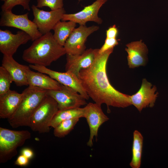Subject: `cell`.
<instances>
[{
  "label": "cell",
  "mask_w": 168,
  "mask_h": 168,
  "mask_svg": "<svg viewBox=\"0 0 168 168\" xmlns=\"http://www.w3.org/2000/svg\"><path fill=\"white\" fill-rule=\"evenodd\" d=\"M114 49L96 55L91 65L81 69L78 77L87 94L100 105L125 108L131 105L129 95L115 89L110 83L106 72L108 58Z\"/></svg>",
  "instance_id": "obj_1"
},
{
  "label": "cell",
  "mask_w": 168,
  "mask_h": 168,
  "mask_svg": "<svg viewBox=\"0 0 168 168\" xmlns=\"http://www.w3.org/2000/svg\"><path fill=\"white\" fill-rule=\"evenodd\" d=\"M66 54L64 47L56 41L50 32L33 41L24 51L22 58L31 64L46 67Z\"/></svg>",
  "instance_id": "obj_2"
},
{
  "label": "cell",
  "mask_w": 168,
  "mask_h": 168,
  "mask_svg": "<svg viewBox=\"0 0 168 168\" xmlns=\"http://www.w3.org/2000/svg\"><path fill=\"white\" fill-rule=\"evenodd\" d=\"M47 90L29 86L22 92V99L16 110L8 121L12 128L29 126L33 113L47 95Z\"/></svg>",
  "instance_id": "obj_3"
},
{
  "label": "cell",
  "mask_w": 168,
  "mask_h": 168,
  "mask_svg": "<svg viewBox=\"0 0 168 168\" xmlns=\"http://www.w3.org/2000/svg\"><path fill=\"white\" fill-rule=\"evenodd\" d=\"M31 137L27 130L15 131L0 127V163H6L16 156L17 148Z\"/></svg>",
  "instance_id": "obj_4"
},
{
  "label": "cell",
  "mask_w": 168,
  "mask_h": 168,
  "mask_svg": "<svg viewBox=\"0 0 168 168\" xmlns=\"http://www.w3.org/2000/svg\"><path fill=\"white\" fill-rule=\"evenodd\" d=\"M58 110L57 102L47 94L32 115L29 127L39 133L49 132L51 122Z\"/></svg>",
  "instance_id": "obj_5"
},
{
  "label": "cell",
  "mask_w": 168,
  "mask_h": 168,
  "mask_svg": "<svg viewBox=\"0 0 168 168\" xmlns=\"http://www.w3.org/2000/svg\"><path fill=\"white\" fill-rule=\"evenodd\" d=\"M28 16V12L17 15L13 13L12 10L2 11L0 26L19 29L29 35L33 41L43 35L38 30L35 23L30 20Z\"/></svg>",
  "instance_id": "obj_6"
},
{
  "label": "cell",
  "mask_w": 168,
  "mask_h": 168,
  "mask_svg": "<svg viewBox=\"0 0 168 168\" xmlns=\"http://www.w3.org/2000/svg\"><path fill=\"white\" fill-rule=\"evenodd\" d=\"M30 68L48 75L60 84L69 86L75 90L86 100L89 97L84 88L79 77L74 73L69 72H60L47 68L46 67L36 64H30Z\"/></svg>",
  "instance_id": "obj_7"
},
{
  "label": "cell",
  "mask_w": 168,
  "mask_h": 168,
  "mask_svg": "<svg viewBox=\"0 0 168 168\" xmlns=\"http://www.w3.org/2000/svg\"><path fill=\"white\" fill-rule=\"evenodd\" d=\"M47 94L57 102L58 110L80 107L87 104L86 99L72 88L63 85L58 90H47Z\"/></svg>",
  "instance_id": "obj_8"
},
{
  "label": "cell",
  "mask_w": 168,
  "mask_h": 168,
  "mask_svg": "<svg viewBox=\"0 0 168 168\" xmlns=\"http://www.w3.org/2000/svg\"><path fill=\"white\" fill-rule=\"evenodd\" d=\"M99 29V27L92 26L87 27L80 25L75 28L66 41L63 46L66 54L80 55L85 50V42L88 37Z\"/></svg>",
  "instance_id": "obj_9"
},
{
  "label": "cell",
  "mask_w": 168,
  "mask_h": 168,
  "mask_svg": "<svg viewBox=\"0 0 168 168\" xmlns=\"http://www.w3.org/2000/svg\"><path fill=\"white\" fill-rule=\"evenodd\" d=\"M31 8L34 17L33 21L43 35L50 32L66 13L63 7L47 11L40 10L33 5Z\"/></svg>",
  "instance_id": "obj_10"
},
{
  "label": "cell",
  "mask_w": 168,
  "mask_h": 168,
  "mask_svg": "<svg viewBox=\"0 0 168 168\" xmlns=\"http://www.w3.org/2000/svg\"><path fill=\"white\" fill-rule=\"evenodd\" d=\"M84 118L89 126L90 135L87 145L89 147L93 145L94 138L97 139L98 131L100 127L107 121L109 118L104 113L101 105L96 103L90 102L84 107Z\"/></svg>",
  "instance_id": "obj_11"
},
{
  "label": "cell",
  "mask_w": 168,
  "mask_h": 168,
  "mask_svg": "<svg viewBox=\"0 0 168 168\" xmlns=\"http://www.w3.org/2000/svg\"><path fill=\"white\" fill-rule=\"evenodd\" d=\"M30 35L21 30L13 34L9 30H0V51L3 55L13 56L19 47L31 40Z\"/></svg>",
  "instance_id": "obj_12"
},
{
  "label": "cell",
  "mask_w": 168,
  "mask_h": 168,
  "mask_svg": "<svg viewBox=\"0 0 168 168\" xmlns=\"http://www.w3.org/2000/svg\"><path fill=\"white\" fill-rule=\"evenodd\" d=\"M156 90V86L152 87L151 83L146 79H143L139 90L135 94L129 96L131 105L134 106L139 112L146 107H153L158 96Z\"/></svg>",
  "instance_id": "obj_13"
},
{
  "label": "cell",
  "mask_w": 168,
  "mask_h": 168,
  "mask_svg": "<svg viewBox=\"0 0 168 168\" xmlns=\"http://www.w3.org/2000/svg\"><path fill=\"white\" fill-rule=\"evenodd\" d=\"M107 1L96 0L91 4L85 7L82 10L77 12L64 14L62 20L72 21L80 25H85L87 22L89 21L101 24L102 20L98 16V13L101 7Z\"/></svg>",
  "instance_id": "obj_14"
},
{
  "label": "cell",
  "mask_w": 168,
  "mask_h": 168,
  "mask_svg": "<svg viewBox=\"0 0 168 168\" xmlns=\"http://www.w3.org/2000/svg\"><path fill=\"white\" fill-rule=\"evenodd\" d=\"M99 49H88L80 55L67 54L66 71L72 72L78 77L80 70L89 67L92 63Z\"/></svg>",
  "instance_id": "obj_15"
},
{
  "label": "cell",
  "mask_w": 168,
  "mask_h": 168,
  "mask_svg": "<svg viewBox=\"0 0 168 168\" xmlns=\"http://www.w3.org/2000/svg\"><path fill=\"white\" fill-rule=\"evenodd\" d=\"M2 66L5 68L11 75L16 85L18 86L28 85L26 74L28 66L20 64L13 56L3 55Z\"/></svg>",
  "instance_id": "obj_16"
},
{
  "label": "cell",
  "mask_w": 168,
  "mask_h": 168,
  "mask_svg": "<svg viewBox=\"0 0 168 168\" xmlns=\"http://www.w3.org/2000/svg\"><path fill=\"white\" fill-rule=\"evenodd\" d=\"M125 50L129 68H133L145 65L148 49L142 40L131 42L126 45Z\"/></svg>",
  "instance_id": "obj_17"
},
{
  "label": "cell",
  "mask_w": 168,
  "mask_h": 168,
  "mask_svg": "<svg viewBox=\"0 0 168 168\" xmlns=\"http://www.w3.org/2000/svg\"><path fill=\"white\" fill-rule=\"evenodd\" d=\"M29 86L38 87L47 90H58L63 85L46 74L31 70L29 66L26 69Z\"/></svg>",
  "instance_id": "obj_18"
},
{
  "label": "cell",
  "mask_w": 168,
  "mask_h": 168,
  "mask_svg": "<svg viewBox=\"0 0 168 168\" xmlns=\"http://www.w3.org/2000/svg\"><path fill=\"white\" fill-rule=\"evenodd\" d=\"M23 94L10 90L0 96V117L10 118L14 114L21 102Z\"/></svg>",
  "instance_id": "obj_19"
},
{
  "label": "cell",
  "mask_w": 168,
  "mask_h": 168,
  "mask_svg": "<svg viewBox=\"0 0 168 168\" xmlns=\"http://www.w3.org/2000/svg\"><path fill=\"white\" fill-rule=\"evenodd\" d=\"M76 26L77 23L72 21H59L53 29L54 39L59 44L63 46Z\"/></svg>",
  "instance_id": "obj_20"
},
{
  "label": "cell",
  "mask_w": 168,
  "mask_h": 168,
  "mask_svg": "<svg viewBox=\"0 0 168 168\" xmlns=\"http://www.w3.org/2000/svg\"><path fill=\"white\" fill-rule=\"evenodd\" d=\"M84 107L58 110L54 116L51 122L50 127L54 128L61 122L65 120L84 118Z\"/></svg>",
  "instance_id": "obj_21"
},
{
  "label": "cell",
  "mask_w": 168,
  "mask_h": 168,
  "mask_svg": "<svg viewBox=\"0 0 168 168\" xmlns=\"http://www.w3.org/2000/svg\"><path fill=\"white\" fill-rule=\"evenodd\" d=\"M143 137L137 130L133 133L132 158L129 165L132 168H139L141 166L143 147Z\"/></svg>",
  "instance_id": "obj_22"
},
{
  "label": "cell",
  "mask_w": 168,
  "mask_h": 168,
  "mask_svg": "<svg viewBox=\"0 0 168 168\" xmlns=\"http://www.w3.org/2000/svg\"><path fill=\"white\" fill-rule=\"evenodd\" d=\"M79 119L75 118L63 121L54 128V134L58 138L65 137L74 128Z\"/></svg>",
  "instance_id": "obj_23"
},
{
  "label": "cell",
  "mask_w": 168,
  "mask_h": 168,
  "mask_svg": "<svg viewBox=\"0 0 168 168\" xmlns=\"http://www.w3.org/2000/svg\"><path fill=\"white\" fill-rule=\"evenodd\" d=\"M12 79L9 72L3 67H0V96L10 89Z\"/></svg>",
  "instance_id": "obj_24"
},
{
  "label": "cell",
  "mask_w": 168,
  "mask_h": 168,
  "mask_svg": "<svg viewBox=\"0 0 168 168\" xmlns=\"http://www.w3.org/2000/svg\"><path fill=\"white\" fill-rule=\"evenodd\" d=\"M30 0H7L2 5V11L12 10L13 7L16 5L21 6L24 9L30 11Z\"/></svg>",
  "instance_id": "obj_25"
},
{
  "label": "cell",
  "mask_w": 168,
  "mask_h": 168,
  "mask_svg": "<svg viewBox=\"0 0 168 168\" xmlns=\"http://www.w3.org/2000/svg\"><path fill=\"white\" fill-rule=\"evenodd\" d=\"M63 0H37L36 5L38 8L48 7L51 10L61 8L63 7Z\"/></svg>",
  "instance_id": "obj_26"
},
{
  "label": "cell",
  "mask_w": 168,
  "mask_h": 168,
  "mask_svg": "<svg viewBox=\"0 0 168 168\" xmlns=\"http://www.w3.org/2000/svg\"><path fill=\"white\" fill-rule=\"evenodd\" d=\"M118 40L116 38H106L104 44L99 49V53L102 54L109 49H114L119 44Z\"/></svg>",
  "instance_id": "obj_27"
},
{
  "label": "cell",
  "mask_w": 168,
  "mask_h": 168,
  "mask_svg": "<svg viewBox=\"0 0 168 168\" xmlns=\"http://www.w3.org/2000/svg\"><path fill=\"white\" fill-rule=\"evenodd\" d=\"M118 33L117 28L115 25L109 27L106 31V38H116Z\"/></svg>",
  "instance_id": "obj_28"
},
{
  "label": "cell",
  "mask_w": 168,
  "mask_h": 168,
  "mask_svg": "<svg viewBox=\"0 0 168 168\" xmlns=\"http://www.w3.org/2000/svg\"><path fill=\"white\" fill-rule=\"evenodd\" d=\"M29 160V159L21 154L17 158L15 164L16 165L21 166H26L28 164Z\"/></svg>",
  "instance_id": "obj_29"
},
{
  "label": "cell",
  "mask_w": 168,
  "mask_h": 168,
  "mask_svg": "<svg viewBox=\"0 0 168 168\" xmlns=\"http://www.w3.org/2000/svg\"><path fill=\"white\" fill-rule=\"evenodd\" d=\"M21 153L29 159L32 158L34 155L32 150L27 148L23 149L21 151Z\"/></svg>",
  "instance_id": "obj_30"
},
{
  "label": "cell",
  "mask_w": 168,
  "mask_h": 168,
  "mask_svg": "<svg viewBox=\"0 0 168 168\" xmlns=\"http://www.w3.org/2000/svg\"><path fill=\"white\" fill-rule=\"evenodd\" d=\"M1 1H3L4 2H5L6 1H7V0H0Z\"/></svg>",
  "instance_id": "obj_31"
},
{
  "label": "cell",
  "mask_w": 168,
  "mask_h": 168,
  "mask_svg": "<svg viewBox=\"0 0 168 168\" xmlns=\"http://www.w3.org/2000/svg\"><path fill=\"white\" fill-rule=\"evenodd\" d=\"M81 0H79V1H81Z\"/></svg>",
  "instance_id": "obj_32"
}]
</instances>
